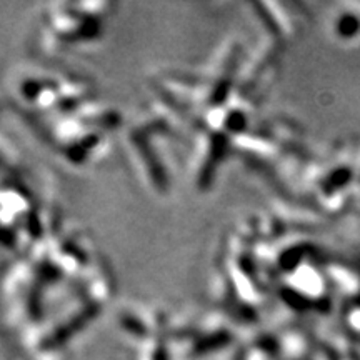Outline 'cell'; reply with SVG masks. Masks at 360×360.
I'll list each match as a JSON object with an SVG mask.
<instances>
[{"label": "cell", "mask_w": 360, "mask_h": 360, "mask_svg": "<svg viewBox=\"0 0 360 360\" xmlns=\"http://www.w3.org/2000/svg\"><path fill=\"white\" fill-rule=\"evenodd\" d=\"M94 102V87L77 75L30 67L12 82V107L24 119H45Z\"/></svg>", "instance_id": "7a4b0ae2"}, {"label": "cell", "mask_w": 360, "mask_h": 360, "mask_svg": "<svg viewBox=\"0 0 360 360\" xmlns=\"http://www.w3.org/2000/svg\"><path fill=\"white\" fill-rule=\"evenodd\" d=\"M29 122L42 141L64 157L65 162L84 165L94 159L110 132L120 127V117L115 110L103 109L96 102H90L67 114L29 119Z\"/></svg>", "instance_id": "6da1fadb"}, {"label": "cell", "mask_w": 360, "mask_h": 360, "mask_svg": "<svg viewBox=\"0 0 360 360\" xmlns=\"http://www.w3.org/2000/svg\"><path fill=\"white\" fill-rule=\"evenodd\" d=\"M110 4H52L44 15V47L60 51L65 47L96 42L103 32V20Z\"/></svg>", "instance_id": "3957f363"}]
</instances>
